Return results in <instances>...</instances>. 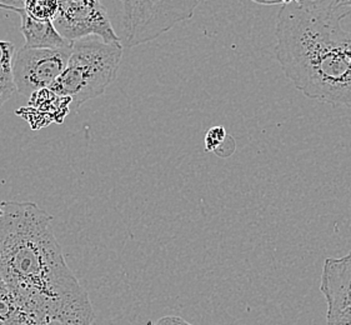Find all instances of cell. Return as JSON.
Segmentation results:
<instances>
[{
  "mask_svg": "<svg viewBox=\"0 0 351 325\" xmlns=\"http://www.w3.org/2000/svg\"><path fill=\"white\" fill-rule=\"evenodd\" d=\"M330 325H351V322H345V323H337V324H330Z\"/></svg>",
  "mask_w": 351,
  "mask_h": 325,
  "instance_id": "cell-15",
  "label": "cell"
},
{
  "mask_svg": "<svg viewBox=\"0 0 351 325\" xmlns=\"http://www.w3.org/2000/svg\"><path fill=\"white\" fill-rule=\"evenodd\" d=\"M71 45L63 49L16 50L13 65L16 92L25 97L50 89L63 74L71 58Z\"/></svg>",
  "mask_w": 351,
  "mask_h": 325,
  "instance_id": "cell-6",
  "label": "cell"
},
{
  "mask_svg": "<svg viewBox=\"0 0 351 325\" xmlns=\"http://www.w3.org/2000/svg\"><path fill=\"white\" fill-rule=\"evenodd\" d=\"M200 0L176 1H132L117 0L106 7L112 28L123 48H134L174 28L176 24L190 19Z\"/></svg>",
  "mask_w": 351,
  "mask_h": 325,
  "instance_id": "cell-4",
  "label": "cell"
},
{
  "mask_svg": "<svg viewBox=\"0 0 351 325\" xmlns=\"http://www.w3.org/2000/svg\"><path fill=\"white\" fill-rule=\"evenodd\" d=\"M123 49L119 43L108 44L98 38L71 43L69 62L50 91L71 99V110H77L88 100L103 95L117 79Z\"/></svg>",
  "mask_w": 351,
  "mask_h": 325,
  "instance_id": "cell-3",
  "label": "cell"
},
{
  "mask_svg": "<svg viewBox=\"0 0 351 325\" xmlns=\"http://www.w3.org/2000/svg\"><path fill=\"white\" fill-rule=\"evenodd\" d=\"M53 24L68 42L98 38L108 44H120L106 4L98 0L59 1V10Z\"/></svg>",
  "mask_w": 351,
  "mask_h": 325,
  "instance_id": "cell-5",
  "label": "cell"
},
{
  "mask_svg": "<svg viewBox=\"0 0 351 325\" xmlns=\"http://www.w3.org/2000/svg\"><path fill=\"white\" fill-rule=\"evenodd\" d=\"M0 206V279L40 325H93L90 298L65 262L53 218L32 202Z\"/></svg>",
  "mask_w": 351,
  "mask_h": 325,
  "instance_id": "cell-1",
  "label": "cell"
},
{
  "mask_svg": "<svg viewBox=\"0 0 351 325\" xmlns=\"http://www.w3.org/2000/svg\"><path fill=\"white\" fill-rule=\"evenodd\" d=\"M349 1H284L276 21L275 56L287 78L309 99L351 109Z\"/></svg>",
  "mask_w": 351,
  "mask_h": 325,
  "instance_id": "cell-2",
  "label": "cell"
},
{
  "mask_svg": "<svg viewBox=\"0 0 351 325\" xmlns=\"http://www.w3.org/2000/svg\"><path fill=\"white\" fill-rule=\"evenodd\" d=\"M10 12L21 15V34L25 39L24 47L32 49H63L71 47V43L58 33L51 21H36L25 13L24 8L14 4H10Z\"/></svg>",
  "mask_w": 351,
  "mask_h": 325,
  "instance_id": "cell-8",
  "label": "cell"
},
{
  "mask_svg": "<svg viewBox=\"0 0 351 325\" xmlns=\"http://www.w3.org/2000/svg\"><path fill=\"white\" fill-rule=\"evenodd\" d=\"M147 325H176V323H173V322H170L168 319L160 318L158 322H148V324Z\"/></svg>",
  "mask_w": 351,
  "mask_h": 325,
  "instance_id": "cell-13",
  "label": "cell"
},
{
  "mask_svg": "<svg viewBox=\"0 0 351 325\" xmlns=\"http://www.w3.org/2000/svg\"><path fill=\"white\" fill-rule=\"evenodd\" d=\"M320 290L328 308V325L351 322V252L325 259Z\"/></svg>",
  "mask_w": 351,
  "mask_h": 325,
  "instance_id": "cell-7",
  "label": "cell"
},
{
  "mask_svg": "<svg viewBox=\"0 0 351 325\" xmlns=\"http://www.w3.org/2000/svg\"><path fill=\"white\" fill-rule=\"evenodd\" d=\"M0 325H40L0 279Z\"/></svg>",
  "mask_w": 351,
  "mask_h": 325,
  "instance_id": "cell-9",
  "label": "cell"
},
{
  "mask_svg": "<svg viewBox=\"0 0 351 325\" xmlns=\"http://www.w3.org/2000/svg\"><path fill=\"white\" fill-rule=\"evenodd\" d=\"M3 209H1V206H0V217H1V215H3Z\"/></svg>",
  "mask_w": 351,
  "mask_h": 325,
  "instance_id": "cell-16",
  "label": "cell"
},
{
  "mask_svg": "<svg viewBox=\"0 0 351 325\" xmlns=\"http://www.w3.org/2000/svg\"><path fill=\"white\" fill-rule=\"evenodd\" d=\"M23 8L27 14L39 21H56L59 1L56 0H27L23 1Z\"/></svg>",
  "mask_w": 351,
  "mask_h": 325,
  "instance_id": "cell-12",
  "label": "cell"
},
{
  "mask_svg": "<svg viewBox=\"0 0 351 325\" xmlns=\"http://www.w3.org/2000/svg\"><path fill=\"white\" fill-rule=\"evenodd\" d=\"M15 54L13 43L0 40V108L16 92L13 73Z\"/></svg>",
  "mask_w": 351,
  "mask_h": 325,
  "instance_id": "cell-10",
  "label": "cell"
},
{
  "mask_svg": "<svg viewBox=\"0 0 351 325\" xmlns=\"http://www.w3.org/2000/svg\"><path fill=\"white\" fill-rule=\"evenodd\" d=\"M204 147L208 153H215L220 158H229L235 153L237 143L221 125L211 127L204 136Z\"/></svg>",
  "mask_w": 351,
  "mask_h": 325,
  "instance_id": "cell-11",
  "label": "cell"
},
{
  "mask_svg": "<svg viewBox=\"0 0 351 325\" xmlns=\"http://www.w3.org/2000/svg\"><path fill=\"white\" fill-rule=\"evenodd\" d=\"M45 325H68V324H64V323H59V322H53V323H49V324H45Z\"/></svg>",
  "mask_w": 351,
  "mask_h": 325,
  "instance_id": "cell-14",
  "label": "cell"
},
{
  "mask_svg": "<svg viewBox=\"0 0 351 325\" xmlns=\"http://www.w3.org/2000/svg\"><path fill=\"white\" fill-rule=\"evenodd\" d=\"M349 3H350V9H351V1H349ZM350 16H351V14H350Z\"/></svg>",
  "mask_w": 351,
  "mask_h": 325,
  "instance_id": "cell-17",
  "label": "cell"
}]
</instances>
